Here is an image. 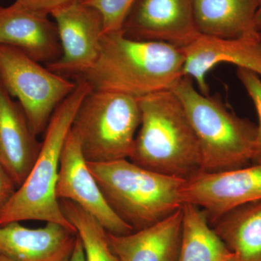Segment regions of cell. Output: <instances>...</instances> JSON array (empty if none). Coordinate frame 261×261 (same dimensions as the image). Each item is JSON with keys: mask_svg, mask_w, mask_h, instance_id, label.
Wrapping results in <instances>:
<instances>
[{"mask_svg": "<svg viewBox=\"0 0 261 261\" xmlns=\"http://www.w3.org/2000/svg\"><path fill=\"white\" fill-rule=\"evenodd\" d=\"M181 48L166 43L129 39L122 32L103 34L95 65L80 78L92 89L140 99L171 90L185 76Z\"/></svg>", "mask_w": 261, "mask_h": 261, "instance_id": "cell-1", "label": "cell"}, {"mask_svg": "<svg viewBox=\"0 0 261 261\" xmlns=\"http://www.w3.org/2000/svg\"><path fill=\"white\" fill-rule=\"evenodd\" d=\"M255 27L257 32L261 33V0L257 9L256 15H255Z\"/></svg>", "mask_w": 261, "mask_h": 261, "instance_id": "cell-26", "label": "cell"}, {"mask_svg": "<svg viewBox=\"0 0 261 261\" xmlns=\"http://www.w3.org/2000/svg\"><path fill=\"white\" fill-rule=\"evenodd\" d=\"M75 90L53 113L34 166L0 211V226L22 221H40L76 230L63 214L57 197L60 161L73 119L84 97L92 88L87 81L75 80Z\"/></svg>", "mask_w": 261, "mask_h": 261, "instance_id": "cell-3", "label": "cell"}, {"mask_svg": "<svg viewBox=\"0 0 261 261\" xmlns=\"http://www.w3.org/2000/svg\"><path fill=\"white\" fill-rule=\"evenodd\" d=\"M181 245L177 261H237L214 228L205 211L197 205H182Z\"/></svg>", "mask_w": 261, "mask_h": 261, "instance_id": "cell-19", "label": "cell"}, {"mask_svg": "<svg viewBox=\"0 0 261 261\" xmlns=\"http://www.w3.org/2000/svg\"><path fill=\"white\" fill-rule=\"evenodd\" d=\"M182 50L185 55V75L195 81L198 90L204 95H209L206 75L221 63L235 65L261 76L260 32L233 39L200 34Z\"/></svg>", "mask_w": 261, "mask_h": 261, "instance_id": "cell-12", "label": "cell"}, {"mask_svg": "<svg viewBox=\"0 0 261 261\" xmlns=\"http://www.w3.org/2000/svg\"><path fill=\"white\" fill-rule=\"evenodd\" d=\"M0 261H12L10 259L7 258L6 257L3 256V255H0Z\"/></svg>", "mask_w": 261, "mask_h": 261, "instance_id": "cell-27", "label": "cell"}, {"mask_svg": "<svg viewBox=\"0 0 261 261\" xmlns=\"http://www.w3.org/2000/svg\"><path fill=\"white\" fill-rule=\"evenodd\" d=\"M78 233L56 223L29 228L19 222L0 226V255L12 261H68Z\"/></svg>", "mask_w": 261, "mask_h": 261, "instance_id": "cell-15", "label": "cell"}, {"mask_svg": "<svg viewBox=\"0 0 261 261\" xmlns=\"http://www.w3.org/2000/svg\"><path fill=\"white\" fill-rule=\"evenodd\" d=\"M141 123L129 161L154 172L187 180L200 172L198 140L172 91L139 99Z\"/></svg>", "mask_w": 261, "mask_h": 261, "instance_id": "cell-2", "label": "cell"}, {"mask_svg": "<svg viewBox=\"0 0 261 261\" xmlns=\"http://www.w3.org/2000/svg\"><path fill=\"white\" fill-rule=\"evenodd\" d=\"M76 0H15L17 3L51 15L57 10L74 3Z\"/></svg>", "mask_w": 261, "mask_h": 261, "instance_id": "cell-23", "label": "cell"}, {"mask_svg": "<svg viewBox=\"0 0 261 261\" xmlns=\"http://www.w3.org/2000/svg\"><path fill=\"white\" fill-rule=\"evenodd\" d=\"M49 15L17 2L0 7V45L16 48L40 63L58 61L61 44L56 24Z\"/></svg>", "mask_w": 261, "mask_h": 261, "instance_id": "cell-13", "label": "cell"}, {"mask_svg": "<svg viewBox=\"0 0 261 261\" xmlns=\"http://www.w3.org/2000/svg\"><path fill=\"white\" fill-rule=\"evenodd\" d=\"M56 194L59 200L71 201L93 216L108 233L124 235L135 231L108 205L71 129L62 151Z\"/></svg>", "mask_w": 261, "mask_h": 261, "instance_id": "cell-11", "label": "cell"}, {"mask_svg": "<svg viewBox=\"0 0 261 261\" xmlns=\"http://www.w3.org/2000/svg\"><path fill=\"white\" fill-rule=\"evenodd\" d=\"M68 261H85L83 245H82L79 235L78 238H77L74 250L72 252L71 255H70V258L68 259Z\"/></svg>", "mask_w": 261, "mask_h": 261, "instance_id": "cell-25", "label": "cell"}, {"mask_svg": "<svg viewBox=\"0 0 261 261\" xmlns=\"http://www.w3.org/2000/svg\"><path fill=\"white\" fill-rule=\"evenodd\" d=\"M210 224L237 261H261V200L233 207Z\"/></svg>", "mask_w": 261, "mask_h": 261, "instance_id": "cell-18", "label": "cell"}, {"mask_svg": "<svg viewBox=\"0 0 261 261\" xmlns=\"http://www.w3.org/2000/svg\"><path fill=\"white\" fill-rule=\"evenodd\" d=\"M171 90L183 105L198 140L200 172H224L251 165L255 123L237 116L220 99L201 93L186 75Z\"/></svg>", "mask_w": 261, "mask_h": 261, "instance_id": "cell-5", "label": "cell"}, {"mask_svg": "<svg viewBox=\"0 0 261 261\" xmlns=\"http://www.w3.org/2000/svg\"><path fill=\"white\" fill-rule=\"evenodd\" d=\"M260 0H193L194 15L202 35L233 39L257 32L255 27Z\"/></svg>", "mask_w": 261, "mask_h": 261, "instance_id": "cell-17", "label": "cell"}, {"mask_svg": "<svg viewBox=\"0 0 261 261\" xmlns=\"http://www.w3.org/2000/svg\"><path fill=\"white\" fill-rule=\"evenodd\" d=\"M237 75L243 84L249 97L252 99L257 116L258 125L257 126L256 139L254 147L251 164L261 163V80L260 76L251 70L245 68H238Z\"/></svg>", "mask_w": 261, "mask_h": 261, "instance_id": "cell-22", "label": "cell"}, {"mask_svg": "<svg viewBox=\"0 0 261 261\" xmlns=\"http://www.w3.org/2000/svg\"><path fill=\"white\" fill-rule=\"evenodd\" d=\"M141 123L139 99L92 89L77 111L71 132L87 162L129 159Z\"/></svg>", "mask_w": 261, "mask_h": 261, "instance_id": "cell-6", "label": "cell"}, {"mask_svg": "<svg viewBox=\"0 0 261 261\" xmlns=\"http://www.w3.org/2000/svg\"><path fill=\"white\" fill-rule=\"evenodd\" d=\"M16 190V185L0 165V211L3 210Z\"/></svg>", "mask_w": 261, "mask_h": 261, "instance_id": "cell-24", "label": "cell"}, {"mask_svg": "<svg viewBox=\"0 0 261 261\" xmlns=\"http://www.w3.org/2000/svg\"><path fill=\"white\" fill-rule=\"evenodd\" d=\"M184 203L205 211L209 223L243 204L261 200V163L224 172H200L185 181Z\"/></svg>", "mask_w": 261, "mask_h": 261, "instance_id": "cell-10", "label": "cell"}, {"mask_svg": "<svg viewBox=\"0 0 261 261\" xmlns=\"http://www.w3.org/2000/svg\"><path fill=\"white\" fill-rule=\"evenodd\" d=\"M25 113L0 82V165L17 188L28 176L41 144Z\"/></svg>", "mask_w": 261, "mask_h": 261, "instance_id": "cell-14", "label": "cell"}, {"mask_svg": "<svg viewBox=\"0 0 261 261\" xmlns=\"http://www.w3.org/2000/svg\"><path fill=\"white\" fill-rule=\"evenodd\" d=\"M0 82L18 99L33 132L44 133L56 108L77 82L51 71L16 48L0 45Z\"/></svg>", "mask_w": 261, "mask_h": 261, "instance_id": "cell-7", "label": "cell"}, {"mask_svg": "<svg viewBox=\"0 0 261 261\" xmlns=\"http://www.w3.org/2000/svg\"><path fill=\"white\" fill-rule=\"evenodd\" d=\"M182 218L181 207L143 229L124 235L108 232L110 245L120 261H177Z\"/></svg>", "mask_w": 261, "mask_h": 261, "instance_id": "cell-16", "label": "cell"}, {"mask_svg": "<svg viewBox=\"0 0 261 261\" xmlns=\"http://www.w3.org/2000/svg\"><path fill=\"white\" fill-rule=\"evenodd\" d=\"M62 56L46 67L51 71L75 80L87 73L97 63L103 32L102 19L97 10L76 0L54 12Z\"/></svg>", "mask_w": 261, "mask_h": 261, "instance_id": "cell-8", "label": "cell"}, {"mask_svg": "<svg viewBox=\"0 0 261 261\" xmlns=\"http://www.w3.org/2000/svg\"><path fill=\"white\" fill-rule=\"evenodd\" d=\"M59 202L82 241L85 261H120L110 245L108 231L97 219L71 201L59 200Z\"/></svg>", "mask_w": 261, "mask_h": 261, "instance_id": "cell-20", "label": "cell"}, {"mask_svg": "<svg viewBox=\"0 0 261 261\" xmlns=\"http://www.w3.org/2000/svg\"><path fill=\"white\" fill-rule=\"evenodd\" d=\"M136 0H83L101 15L104 34L122 32L128 12Z\"/></svg>", "mask_w": 261, "mask_h": 261, "instance_id": "cell-21", "label": "cell"}, {"mask_svg": "<svg viewBox=\"0 0 261 261\" xmlns=\"http://www.w3.org/2000/svg\"><path fill=\"white\" fill-rule=\"evenodd\" d=\"M122 33L135 40L166 43L181 49L200 35L193 0H136Z\"/></svg>", "mask_w": 261, "mask_h": 261, "instance_id": "cell-9", "label": "cell"}, {"mask_svg": "<svg viewBox=\"0 0 261 261\" xmlns=\"http://www.w3.org/2000/svg\"><path fill=\"white\" fill-rule=\"evenodd\" d=\"M108 205L135 231L152 226L183 205L186 180L141 167L127 159L87 162Z\"/></svg>", "mask_w": 261, "mask_h": 261, "instance_id": "cell-4", "label": "cell"}]
</instances>
